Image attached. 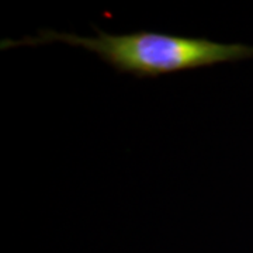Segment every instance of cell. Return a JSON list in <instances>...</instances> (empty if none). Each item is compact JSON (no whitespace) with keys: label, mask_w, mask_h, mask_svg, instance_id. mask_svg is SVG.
<instances>
[{"label":"cell","mask_w":253,"mask_h":253,"mask_svg":"<svg viewBox=\"0 0 253 253\" xmlns=\"http://www.w3.org/2000/svg\"><path fill=\"white\" fill-rule=\"evenodd\" d=\"M52 42L83 48L97 55L116 72L128 73L139 79L253 59V45L246 44H225L200 37L170 36L152 31L110 34L100 28L91 37L40 30L36 37L3 40L0 48L9 49Z\"/></svg>","instance_id":"obj_1"}]
</instances>
